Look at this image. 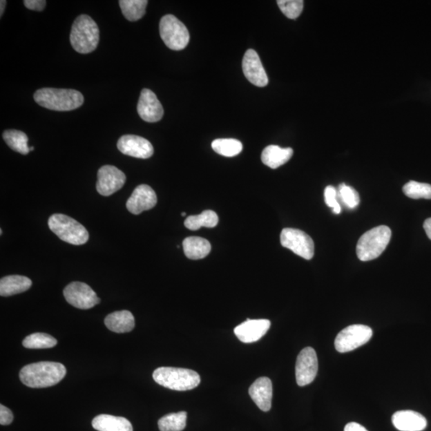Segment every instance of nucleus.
<instances>
[{
	"label": "nucleus",
	"instance_id": "nucleus-1",
	"mask_svg": "<svg viewBox=\"0 0 431 431\" xmlns=\"http://www.w3.org/2000/svg\"><path fill=\"white\" fill-rule=\"evenodd\" d=\"M66 374L63 364L55 362H39L25 366L20 372L22 383L30 388H45L58 384Z\"/></svg>",
	"mask_w": 431,
	"mask_h": 431
},
{
	"label": "nucleus",
	"instance_id": "nucleus-2",
	"mask_svg": "<svg viewBox=\"0 0 431 431\" xmlns=\"http://www.w3.org/2000/svg\"><path fill=\"white\" fill-rule=\"evenodd\" d=\"M34 99L39 106L55 111H74L84 102V95L71 89H40L35 92Z\"/></svg>",
	"mask_w": 431,
	"mask_h": 431
},
{
	"label": "nucleus",
	"instance_id": "nucleus-3",
	"mask_svg": "<svg viewBox=\"0 0 431 431\" xmlns=\"http://www.w3.org/2000/svg\"><path fill=\"white\" fill-rule=\"evenodd\" d=\"M70 40L77 52H93L99 42V27L89 15H79L72 25Z\"/></svg>",
	"mask_w": 431,
	"mask_h": 431
},
{
	"label": "nucleus",
	"instance_id": "nucleus-4",
	"mask_svg": "<svg viewBox=\"0 0 431 431\" xmlns=\"http://www.w3.org/2000/svg\"><path fill=\"white\" fill-rule=\"evenodd\" d=\"M155 381L164 387L173 391H189L201 383L198 373L191 369L162 367L153 374Z\"/></svg>",
	"mask_w": 431,
	"mask_h": 431
},
{
	"label": "nucleus",
	"instance_id": "nucleus-5",
	"mask_svg": "<svg viewBox=\"0 0 431 431\" xmlns=\"http://www.w3.org/2000/svg\"><path fill=\"white\" fill-rule=\"evenodd\" d=\"M392 238V230L381 225L373 228L359 238L356 246L358 258L362 261L376 259L387 247Z\"/></svg>",
	"mask_w": 431,
	"mask_h": 431
},
{
	"label": "nucleus",
	"instance_id": "nucleus-6",
	"mask_svg": "<svg viewBox=\"0 0 431 431\" xmlns=\"http://www.w3.org/2000/svg\"><path fill=\"white\" fill-rule=\"evenodd\" d=\"M49 228L61 240L74 245H84L89 240L88 231L73 218L64 214H53L48 220Z\"/></svg>",
	"mask_w": 431,
	"mask_h": 431
},
{
	"label": "nucleus",
	"instance_id": "nucleus-7",
	"mask_svg": "<svg viewBox=\"0 0 431 431\" xmlns=\"http://www.w3.org/2000/svg\"><path fill=\"white\" fill-rule=\"evenodd\" d=\"M159 30L163 42L173 50L186 48L191 39L186 26L173 15H166L162 18Z\"/></svg>",
	"mask_w": 431,
	"mask_h": 431
},
{
	"label": "nucleus",
	"instance_id": "nucleus-8",
	"mask_svg": "<svg viewBox=\"0 0 431 431\" xmlns=\"http://www.w3.org/2000/svg\"><path fill=\"white\" fill-rule=\"evenodd\" d=\"M373 332L370 327L363 325L348 326L338 333L335 341L336 351L346 353L361 347L372 337Z\"/></svg>",
	"mask_w": 431,
	"mask_h": 431
},
{
	"label": "nucleus",
	"instance_id": "nucleus-9",
	"mask_svg": "<svg viewBox=\"0 0 431 431\" xmlns=\"http://www.w3.org/2000/svg\"><path fill=\"white\" fill-rule=\"evenodd\" d=\"M280 243L283 247L305 260H311L314 256V242L309 235L301 230L291 228L282 230Z\"/></svg>",
	"mask_w": 431,
	"mask_h": 431
},
{
	"label": "nucleus",
	"instance_id": "nucleus-10",
	"mask_svg": "<svg viewBox=\"0 0 431 431\" xmlns=\"http://www.w3.org/2000/svg\"><path fill=\"white\" fill-rule=\"evenodd\" d=\"M64 295L70 305L79 309H90L100 303L95 291L82 282H72L65 287Z\"/></svg>",
	"mask_w": 431,
	"mask_h": 431
},
{
	"label": "nucleus",
	"instance_id": "nucleus-11",
	"mask_svg": "<svg viewBox=\"0 0 431 431\" xmlns=\"http://www.w3.org/2000/svg\"><path fill=\"white\" fill-rule=\"evenodd\" d=\"M318 372V358L316 352L312 347H305L299 354L296 363V383L300 387L309 385L316 377Z\"/></svg>",
	"mask_w": 431,
	"mask_h": 431
},
{
	"label": "nucleus",
	"instance_id": "nucleus-12",
	"mask_svg": "<svg viewBox=\"0 0 431 431\" xmlns=\"http://www.w3.org/2000/svg\"><path fill=\"white\" fill-rule=\"evenodd\" d=\"M126 180L125 173L117 167L102 166L97 172V191L102 196L109 197L124 186Z\"/></svg>",
	"mask_w": 431,
	"mask_h": 431
},
{
	"label": "nucleus",
	"instance_id": "nucleus-13",
	"mask_svg": "<svg viewBox=\"0 0 431 431\" xmlns=\"http://www.w3.org/2000/svg\"><path fill=\"white\" fill-rule=\"evenodd\" d=\"M117 146L123 155L133 157L147 159L153 155L152 144L140 136H122L117 142Z\"/></svg>",
	"mask_w": 431,
	"mask_h": 431
},
{
	"label": "nucleus",
	"instance_id": "nucleus-14",
	"mask_svg": "<svg viewBox=\"0 0 431 431\" xmlns=\"http://www.w3.org/2000/svg\"><path fill=\"white\" fill-rule=\"evenodd\" d=\"M242 69L246 77L251 84L264 87L268 85L269 79L259 55L254 50L246 51L242 61Z\"/></svg>",
	"mask_w": 431,
	"mask_h": 431
},
{
	"label": "nucleus",
	"instance_id": "nucleus-15",
	"mask_svg": "<svg viewBox=\"0 0 431 431\" xmlns=\"http://www.w3.org/2000/svg\"><path fill=\"white\" fill-rule=\"evenodd\" d=\"M157 202L156 193L147 184H140L126 202V208L133 214L138 215L155 207Z\"/></svg>",
	"mask_w": 431,
	"mask_h": 431
},
{
	"label": "nucleus",
	"instance_id": "nucleus-16",
	"mask_svg": "<svg viewBox=\"0 0 431 431\" xmlns=\"http://www.w3.org/2000/svg\"><path fill=\"white\" fill-rule=\"evenodd\" d=\"M137 113L141 119L147 122H157L162 119V105L151 90L143 89L137 104Z\"/></svg>",
	"mask_w": 431,
	"mask_h": 431
},
{
	"label": "nucleus",
	"instance_id": "nucleus-17",
	"mask_svg": "<svg viewBox=\"0 0 431 431\" xmlns=\"http://www.w3.org/2000/svg\"><path fill=\"white\" fill-rule=\"evenodd\" d=\"M271 322L269 320H250L240 323L234 329L236 336L245 343L258 341L269 331Z\"/></svg>",
	"mask_w": 431,
	"mask_h": 431
},
{
	"label": "nucleus",
	"instance_id": "nucleus-18",
	"mask_svg": "<svg viewBox=\"0 0 431 431\" xmlns=\"http://www.w3.org/2000/svg\"><path fill=\"white\" fill-rule=\"evenodd\" d=\"M250 397L261 410L269 412L273 400V383L268 377H260L251 384L249 391Z\"/></svg>",
	"mask_w": 431,
	"mask_h": 431
},
{
	"label": "nucleus",
	"instance_id": "nucleus-19",
	"mask_svg": "<svg viewBox=\"0 0 431 431\" xmlns=\"http://www.w3.org/2000/svg\"><path fill=\"white\" fill-rule=\"evenodd\" d=\"M392 423L400 431H422L427 428L428 421L413 410H400L393 414Z\"/></svg>",
	"mask_w": 431,
	"mask_h": 431
},
{
	"label": "nucleus",
	"instance_id": "nucleus-20",
	"mask_svg": "<svg viewBox=\"0 0 431 431\" xmlns=\"http://www.w3.org/2000/svg\"><path fill=\"white\" fill-rule=\"evenodd\" d=\"M294 155L291 148H281L271 145L267 146L261 155V161L271 169H277L285 165Z\"/></svg>",
	"mask_w": 431,
	"mask_h": 431
},
{
	"label": "nucleus",
	"instance_id": "nucleus-21",
	"mask_svg": "<svg viewBox=\"0 0 431 431\" xmlns=\"http://www.w3.org/2000/svg\"><path fill=\"white\" fill-rule=\"evenodd\" d=\"M108 329L116 333L131 332L135 326V317L129 311H119L108 315L105 319Z\"/></svg>",
	"mask_w": 431,
	"mask_h": 431
},
{
	"label": "nucleus",
	"instance_id": "nucleus-22",
	"mask_svg": "<svg viewBox=\"0 0 431 431\" xmlns=\"http://www.w3.org/2000/svg\"><path fill=\"white\" fill-rule=\"evenodd\" d=\"M93 428L99 431H133L129 420L110 414H99L92 421Z\"/></svg>",
	"mask_w": 431,
	"mask_h": 431
},
{
	"label": "nucleus",
	"instance_id": "nucleus-23",
	"mask_svg": "<svg viewBox=\"0 0 431 431\" xmlns=\"http://www.w3.org/2000/svg\"><path fill=\"white\" fill-rule=\"evenodd\" d=\"M32 282L28 277L12 275L3 277L0 280V295L11 296L28 291Z\"/></svg>",
	"mask_w": 431,
	"mask_h": 431
},
{
	"label": "nucleus",
	"instance_id": "nucleus-24",
	"mask_svg": "<svg viewBox=\"0 0 431 431\" xmlns=\"http://www.w3.org/2000/svg\"><path fill=\"white\" fill-rule=\"evenodd\" d=\"M182 245L184 254L191 260L207 258L211 251V245L209 240L202 238H187L183 240Z\"/></svg>",
	"mask_w": 431,
	"mask_h": 431
},
{
	"label": "nucleus",
	"instance_id": "nucleus-25",
	"mask_svg": "<svg viewBox=\"0 0 431 431\" xmlns=\"http://www.w3.org/2000/svg\"><path fill=\"white\" fill-rule=\"evenodd\" d=\"M218 216L212 210H205L196 216H189L184 220V227L189 230H198L202 227L214 228L218 224Z\"/></svg>",
	"mask_w": 431,
	"mask_h": 431
},
{
	"label": "nucleus",
	"instance_id": "nucleus-26",
	"mask_svg": "<svg viewBox=\"0 0 431 431\" xmlns=\"http://www.w3.org/2000/svg\"><path fill=\"white\" fill-rule=\"evenodd\" d=\"M146 0H120L119 5L123 15L129 21L135 22L146 14Z\"/></svg>",
	"mask_w": 431,
	"mask_h": 431
},
{
	"label": "nucleus",
	"instance_id": "nucleus-27",
	"mask_svg": "<svg viewBox=\"0 0 431 431\" xmlns=\"http://www.w3.org/2000/svg\"><path fill=\"white\" fill-rule=\"evenodd\" d=\"M3 140L8 146L15 152L26 155L30 152L28 147V137L22 131L15 130H8L4 131L3 135Z\"/></svg>",
	"mask_w": 431,
	"mask_h": 431
},
{
	"label": "nucleus",
	"instance_id": "nucleus-28",
	"mask_svg": "<svg viewBox=\"0 0 431 431\" xmlns=\"http://www.w3.org/2000/svg\"><path fill=\"white\" fill-rule=\"evenodd\" d=\"M213 150L218 155L232 157L239 155L242 151V143L233 138H220L212 143Z\"/></svg>",
	"mask_w": 431,
	"mask_h": 431
},
{
	"label": "nucleus",
	"instance_id": "nucleus-29",
	"mask_svg": "<svg viewBox=\"0 0 431 431\" xmlns=\"http://www.w3.org/2000/svg\"><path fill=\"white\" fill-rule=\"evenodd\" d=\"M187 413L181 412L166 415L158 421L161 431H182L186 427Z\"/></svg>",
	"mask_w": 431,
	"mask_h": 431
},
{
	"label": "nucleus",
	"instance_id": "nucleus-30",
	"mask_svg": "<svg viewBox=\"0 0 431 431\" xmlns=\"http://www.w3.org/2000/svg\"><path fill=\"white\" fill-rule=\"evenodd\" d=\"M57 341L53 336L45 333H34L24 338L23 345L29 349H46L54 347Z\"/></svg>",
	"mask_w": 431,
	"mask_h": 431
},
{
	"label": "nucleus",
	"instance_id": "nucleus-31",
	"mask_svg": "<svg viewBox=\"0 0 431 431\" xmlns=\"http://www.w3.org/2000/svg\"><path fill=\"white\" fill-rule=\"evenodd\" d=\"M338 203L341 202L347 209H355L358 207L361 198L355 189L342 183L338 186L337 191Z\"/></svg>",
	"mask_w": 431,
	"mask_h": 431
},
{
	"label": "nucleus",
	"instance_id": "nucleus-32",
	"mask_svg": "<svg viewBox=\"0 0 431 431\" xmlns=\"http://www.w3.org/2000/svg\"><path fill=\"white\" fill-rule=\"evenodd\" d=\"M407 197L412 199H431V186L427 183L414 181L408 182L403 189Z\"/></svg>",
	"mask_w": 431,
	"mask_h": 431
},
{
	"label": "nucleus",
	"instance_id": "nucleus-33",
	"mask_svg": "<svg viewBox=\"0 0 431 431\" xmlns=\"http://www.w3.org/2000/svg\"><path fill=\"white\" fill-rule=\"evenodd\" d=\"M277 4L285 17L291 19L298 18L304 8L302 0H279Z\"/></svg>",
	"mask_w": 431,
	"mask_h": 431
},
{
	"label": "nucleus",
	"instance_id": "nucleus-34",
	"mask_svg": "<svg viewBox=\"0 0 431 431\" xmlns=\"http://www.w3.org/2000/svg\"><path fill=\"white\" fill-rule=\"evenodd\" d=\"M325 203L328 207L332 209L333 213L340 214L341 213V205L338 203L337 198V189L332 186L326 187L325 191Z\"/></svg>",
	"mask_w": 431,
	"mask_h": 431
},
{
	"label": "nucleus",
	"instance_id": "nucleus-35",
	"mask_svg": "<svg viewBox=\"0 0 431 431\" xmlns=\"http://www.w3.org/2000/svg\"><path fill=\"white\" fill-rule=\"evenodd\" d=\"M14 416L11 410L0 405V424L3 425H10L12 423Z\"/></svg>",
	"mask_w": 431,
	"mask_h": 431
},
{
	"label": "nucleus",
	"instance_id": "nucleus-36",
	"mask_svg": "<svg viewBox=\"0 0 431 431\" xmlns=\"http://www.w3.org/2000/svg\"><path fill=\"white\" fill-rule=\"evenodd\" d=\"M23 3L26 8L32 10V11L42 12L47 2L45 0H25Z\"/></svg>",
	"mask_w": 431,
	"mask_h": 431
},
{
	"label": "nucleus",
	"instance_id": "nucleus-37",
	"mask_svg": "<svg viewBox=\"0 0 431 431\" xmlns=\"http://www.w3.org/2000/svg\"><path fill=\"white\" fill-rule=\"evenodd\" d=\"M345 431H368L362 425L357 423H350L346 425Z\"/></svg>",
	"mask_w": 431,
	"mask_h": 431
},
{
	"label": "nucleus",
	"instance_id": "nucleus-38",
	"mask_svg": "<svg viewBox=\"0 0 431 431\" xmlns=\"http://www.w3.org/2000/svg\"><path fill=\"white\" fill-rule=\"evenodd\" d=\"M423 228L428 237L431 240V218H428L425 220L423 224Z\"/></svg>",
	"mask_w": 431,
	"mask_h": 431
},
{
	"label": "nucleus",
	"instance_id": "nucleus-39",
	"mask_svg": "<svg viewBox=\"0 0 431 431\" xmlns=\"http://www.w3.org/2000/svg\"><path fill=\"white\" fill-rule=\"evenodd\" d=\"M0 3H0V5H1V8H0V15H1L2 17L4 12L5 7H6L7 1H5V0H2V1Z\"/></svg>",
	"mask_w": 431,
	"mask_h": 431
},
{
	"label": "nucleus",
	"instance_id": "nucleus-40",
	"mask_svg": "<svg viewBox=\"0 0 431 431\" xmlns=\"http://www.w3.org/2000/svg\"><path fill=\"white\" fill-rule=\"evenodd\" d=\"M34 151V147H30V151Z\"/></svg>",
	"mask_w": 431,
	"mask_h": 431
},
{
	"label": "nucleus",
	"instance_id": "nucleus-41",
	"mask_svg": "<svg viewBox=\"0 0 431 431\" xmlns=\"http://www.w3.org/2000/svg\"><path fill=\"white\" fill-rule=\"evenodd\" d=\"M186 213H182V217H184V216H186Z\"/></svg>",
	"mask_w": 431,
	"mask_h": 431
},
{
	"label": "nucleus",
	"instance_id": "nucleus-42",
	"mask_svg": "<svg viewBox=\"0 0 431 431\" xmlns=\"http://www.w3.org/2000/svg\"><path fill=\"white\" fill-rule=\"evenodd\" d=\"M0 234H1V235L3 234V231H2V229H1V230H0Z\"/></svg>",
	"mask_w": 431,
	"mask_h": 431
}]
</instances>
